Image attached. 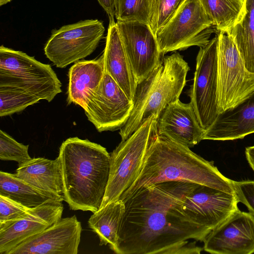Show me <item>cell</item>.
I'll use <instances>...</instances> for the list:
<instances>
[{
	"label": "cell",
	"mask_w": 254,
	"mask_h": 254,
	"mask_svg": "<svg viewBox=\"0 0 254 254\" xmlns=\"http://www.w3.org/2000/svg\"><path fill=\"white\" fill-rule=\"evenodd\" d=\"M194 183L170 181L143 187L123 201L117 254H200L209 234L189 221L180 203Z\"/></svg>",
	"instance_id": "6da1fadb"
},
{
	"label": "cell",
	"mask_w": 254,
	"mask_h": 254,
	"mask_svg": "<svg viewBox=\"0 0 254 254\" xmlns=\"http://www.w3.org/2000/svg\"><path fill=\"white\" fill-rule=\"evenodd\" d=\"M232 181L190 148L156 135L144 158L140 172L120 199L138 190L159 183L179 181L203 185L235 194Z\"/></svg>",
	"instance_id": "7a4b0ae2"
},
{
	"label": "cell",
	"mask_w": 254,
	"mask_h": 254,
	"mask_svg": "<svg viewBox=\"0 0 254 254\" xmlns=\"http://www.w3.org/2000/svg\"><path fill=\"white\" fill-rule=\"evenodd\" d=\"M64 200L73 210L98 211L108 184L110 154L101 145L77 137L64 141L59 150Z\"/></svg>",
	"instance_id": "3957f363"
},
{
	"label": "cell",
	"mask_w": 254,
	"mask_h": 254,
	"mask_svg": "<svg viewBox=\"0 0 254 254\" xmlns=\"http://www.w3.org/2000/svg\"><path fill=\"white\" fill-rule=\"evenodd\" d=\"M189 70L188 64L179 53L163 58L148 77L137 85L130 116L120 128L122 141L151 116L158 119L168 105L179 100Z\"/></svg>",
	"instance_id": "277c9868"
},
{
	"label": "cell",
	"mask_w": 254,
	"mask_h": 254,
	"mask_svg": "<svg viewBox=\"0 0 254 254\" xmlns=\"http://www.w3.org/2000/svg\"><path fill=\"white\" fill-rule=\"evenodd\" d=\"M157 121L155 115L151 116L111 153L109 180L100 208L119 200L138 175L146 153L157 134Z\"/></svg>",
	"instance_id": "5b68a950"
},
{
	"label": "cell",
	"mask_w": 254,
	"mask_h": 254,
	"mask_svg": "<svg viewBox=\"0 0 254 254\" xmlns=\"http://www.w3.org/2000/svg\"><path fill=\"white\" fill-rule=\"evenodd\" d=\"M0 86L20 88L49 102L62 92V83L50 65L3 45L0 47Z\"/></svg>",
	"instance_id": "8992f818"
},
{
	"label": "cell",
	"mask_w": 254,
	"mask_h": 254,
	"mask_svg": "<svg viewBox=\"0 0 254 254\" xmlns=\"http://www.w3.org/2000/svg\"><path fill=\"white\" fill-rule=\"evenodd\" d=\"M216 28L199 0H187L155 34L159 49L165 54L196 46L202 47Z\"/></svg>",
	"instance_id": "52a82bcc"
},
{
	"label": "cell",
	"mask_w": 254,
	"mask_h": 254,
	"mask_svg": "<svg viewBox=\"0 0 254 254\" xmlns=\"http://www.w3.org/2000/svg\"><path fill=\"white\" fill-rule=\"evenodd\" d=\"M105 29L98 19H86L53 31L45 54L57 67L64 68L91 55L103 38Z\"/></svg>",
	"instance_id": "ba28073f"
},
{
	"label": "cell",
	"mask_w": 254,
	"mask_h": 254,
	"mask_svg": "<svg viewBox=\"0 0 254 254\" xmlns=\"http://www.w3.org/2000/svg\"><path fill=\"white\" fill-rule=\"evenodd\" d=\"M218 51L219 114L232 108L254 92V73L246 68L231 37L219 32Z\"/></svg>",
	"instance_id": "9c48e42d"
},
{
	"label": "cell",
	"mask_w": 254,
	"mask_h": 254,
	"mask_svg": "<svg viewBox=\"0 0 254 254\" xmlns=\"http://www.w3.org/2000/svg\"><path fill=\"white\" fill-rule=\"evenodd\" d=\"M218 36L200 47L196 57L193 83L190 91V103L201 127L207 130L218 115Z\"/></svg>",
	"instance_id": "30bf717a"
},
{
	"label": "cell",
	"mask_w": 254,
	"mask_h": 254,
	"mask_svg": "<svg viewBox=\"0 0 254 254\" xmlns=\"http://www.w3.org/2000/svg\"><path fill=\"white\" fill-rule=\"evenodd\" d=\"M236 194L195 184L180 203L189 221L210 233L239 209Z\"/></svg>",
	"instance_id": "8fae6325"
},
{
	"label": "cell",
	"mask_w": 254,
	"mask_h": 254,
	"mask_svg": "<svg viewBox=\"0 0 254 254\" xmlns=\"http://www.w3.org/2000/svg\"><path fill=\"white\" fill-rule=\"evenodd\" d=\"M133 108V100L104 72L84 110L88 121L99 132H102L120 129L127 121Z\"/></svg>",
	"instance_id": "7c38bea8"
},
{
	"label": "cell",
	"mask_w": 254,
	"mask_h": 254,
	"mask_svg": "<svg viewBox=\"0 0 254 254\" xmlns=\"http://www.w3.org/2000/svg\"><path fill=\"white\" fill-rule=\"evenodd\" d=\"M124 48L138 84L163 60L155 35L149 25L137 21H117Z\"/></svg>",
	"instance_id": "4fadbf2b"
},
{
	"label": "cell",
	"mask_w": 254,
	"mask_h": 254,
	"mask_svg": "<svg viewBox=\"0 0 254 254\" xmlns=\"http://www.w3.org/2000/svg\"><path fill=\"white\" fill-rule=\"evenodd\" d=\"M203 250L212 254L254 253V215L239 209L212 230Z\"/></svg>",
	"instance_id": "5bb4252c"
},
{
	"label": "cell",
	"mask_w": 254,
	"mask_h": 254,
	"mask_svg": "<svg viewBox=\"0 0 254 254\" xmlns=\"http://www.w3.org/2000/svg\"><path fill=\"white\" fill-rule=\"evenodd\" d=\"M81 231V223L75 215L62 218L7 254H77Z\"/></svg>",
	"instance_id": "9a60e30c"
},
{
	"label": "cell",
	"mask_w": 254,
	"mask_h": 254,
	"mask_svg": "<svg viewBox=\"0 0 254 254\" xmlns=\"http://www.w3.org/2000/svg\"><path fill=\"white\" fill-rule=\"evenodd\" d=\"M62 201H52L32 208L18 219L0 223V254H7L31 237L62 219Z\"/></svg>",
	"instance_id": "2e32d148"
},
{
	"label": "cell",
	"mask_w": 254,
	"mask_h": 254,
	"mask_svg": "<svg viewBox=\"0 0 254 254\" xmlns=\"http://www.w3.org/2000/svg\"><path fill=\"white\" fill-rule=\"evenodd\" d=\"M157 135L189 148L203 140L205 130L200 126L190 102L178 100L168 105L157 121Z\"/></svg>",
	"instance_id": "e0dca14e"
},
{
	"label": "cell",
	"mask_w": 254,
	"mask_h": 254,
	"mask_svg": "<svg viewBox=\"0 0 254 254\" xmlns=\"http://www.w3.org/2000/svg\"><path fill=\"white\" fill-rule=\"evenodd\" d=\"M254 133V92L235 107L218 115L203 140H232Z\"/></svg>",
	"instance_id": "ac0fdd59"
},
{
	"label": "cell",
	"mask_w": 254,
	"mask_h": 254,
	"mask_svg": "<svg viewBox=\"0 0 254 254\" xmlns=\"http://www.w3.org/2000/svg\"><path fill=\"white\" fill-rule=\"evenodd\" d=\"M102 56L105 72L112 77L128 97L133 100L138 83L114 19H109L106 46Z\"/></svg>",
	"instance_id": "d6986e66"
},
{
	"label": "cell",
	"mask_w": 254,
	"mask_h": 254,
	"mask_svg": "<svg viewBox=\"0 0 254 254\" xmlns=\"http://www.w3.org/2000/svg\"><path fill=\"white\" fill-rule=\"evenodd\" d=\"M104 72L102 55L96 60L75 63L68 72V102L84 109L90 95L101 82Z\"/></svg>",
	"instance_id": "ffe728a7"
},
{
	"label": "cell",
	"mask_w": 254,
	"mask_h": 254,
	"mask_svg": "<svg viewBox=\"0 0 254 254\" xmlns=\"http://www.w3.org/2000/svg\"><path fill=\"white\" fill-rule=\"evenodd\" d=\"M15 174L38 189L63 194L62 164L59 156L54 160L31 158L18 164Z\"/></svg>",
	"instance_id": "44dd1931"
},
{
	"label": "cell",
	"mask_w": 254,
	"mask_h": 254,
	"mask_svg": "<svg viewBox=\"0 0 254 254\" xmlns=\"http://www.w3.org/2000/svg\"><path fill=\"white\" fill-rule=\"evenodd\" d=\"M0 194L30 208L45 203L64 200L63 195L38 189L15 174L0 172Z\"/></svg>",
	"instance_id": "7402d4cb"
},
{
	"label": "cell",
	"mask_w": 254,
	"mask_h": 254,
	"mask_svg": "<svg viewBox=\"0 0 254 254\" xmlns=\"http://www.w3.org/2000/svg\"><path fill=\"white\" fill-rule=\"evenodd\" d=\"M226 33L234 42L247 70L254 73V0H244L239 18Z\"/></svg>",
	"instance_id": "603a6c76"
},
{
	"label": "cell",
	"mask_w": 254,
	"mask_h": 254,
	"mask_svg": "<svg viewBox=\"0 0 254 254\" xmlns=\"http://www.w3.org/2000/svg\"><path fill=\"white\" fill-rule=\"evenodd\" d=\"M124 211V202L119 199L100 208L88 221L89 228L100 239V245H108L113 252L117 246Z\"/></svg>",
	"instance_id": "cb8c5ba5"
},
{
	"label": "cell",
	"mask_w": 254,
	"mask_h": 254,
	"mask_svg": "<svg viewBox=\"0 0 254 254\" xmlns=\"http://www.w3.org/2000/svg\"><path fill=\"white\" fill-rule=\"evenodd\" d=\"M218 33H226L239 18L244 0H199Z\"/></svg>",
	"instance_id": "d4e9b609"
},
{
	"label": "cell",
	"mask_w": 254,
	"mask_h": 254,
	"mask_svg": "<svg viewBox=\"0 0 254 254\" xmlns=\"http://www.w3.org/2000/svg\"><path fill=\"white\" fill-rule=\"evenodd\" d=\"M40 100L24 90L13 87L0 86V117L21 112Z\"/></svg>",
	"instance_id": "484cf974"
},
{
	"label": "cell",
	"mask_w": 254,
	"mask_h": 254,
	"mask_svg": "<svg viewBox=\"0 0 254 254\" xmlns=\"http://www.w3.org/2000/svg\"><path fill=\"white\" fill-rule=\"evenodd\" d=\"M153 0H116L117 21H137L149 25Z\"/></svg>",
	"instance_id": "4316f807"
},
{
	"label": "cell",
	"mask_w": 254,
	"mask_h": 254,
	"mask_svg": "<svg viewBox=\"0 0 254 254\" xmlns=\"http://www.w3.org/2000/svg\"><path fill=\"white\" fill-rule=\"evenodd\" d=\"M187 0H153L149 26L155 35Z\"/></svg>",
	"instance_id": "83f0119b"
},
{
	"label": "cell",
	"mask_w": 254,
	"mask_h": 254,
	"mask_svg": "<svg viewBox=\"0 0 254 254\" xmlns=\"http://www.w3.org/2000/svg\"><path fill=\"white\" fill-rule=\"evenodd\" d=\"M28 145H24L16 141L9 134L0 130V159L14 161L19 164L32 158L28 153Z\"/></svg>",
	"instance_id": "f1b7e54d"
},
{
	"label": "cell",
	"mask_w": 254,
	"mask_h": 254,
	"mask_svg": "<svg viewBox=\"0 0 254 254\" xmlns=\"http://www.w3.org/2000/svg\"><path fill=\"white\" fill-rule=\"evenodd\" d=\"M31 209L6 196L0 194V223L22 217Z\"/></svg>",
	"instance_id": "f546056e"
},
{
	"label": "cell",
	"mask_w": 254,
	"mask_h": 254,
	"mask_svg": "<svg viewBox=\"0 0 254 254\" xmlns=\"http://www.w3.org/2000/svg\"><path fill=\"white\" fill-rule=\"evenodd\" d=\"M232 184L239 202L245 205L254 215V180L232 181Z\"/></svg>",
	"instance_id": "4dcf8cb0"
},
{
	"label": "cell",
	"mask_w": 254,
	"mask_h": 254,
	"mask_svg": "<svg viewBox=\"0 0 254 254\" xmlns=\"http://www.w3.org/2000/svg\"><path fill=\"white\" fill-rule=\"evenodd\" d=\"M97 1L107 13L109 19H114L116 0H97Z\"/></svg>",
	"instance_id": "1f68e13d"
},
{
	"label": "cell",
	"mask_w": 254,
	"mask_h": 254,
	"mask_svg": "<svg viewBox=\"0 0 254 254\" xmlns=\"http://www.w3.org/2000/svg\"><path fill=\"white\" fill-rule=\"evenodd\" d=\"M245 154L250 167L254 172V145L246 147Z\"/></svg>",
	"instance_id": "d6a6232c"
},
{
	"label": "cell",
	"mask_w": 254,
	"mask_h": 254,
	"mask_svg": "<svg viewBox=\"0 0 254 254\" xmlns=\"http://www.w3.org/2000/svg\"><path fill=\"white\" fill-rule=\"evenodd\" d=\"M11 0H0V6L6 4Z\"/></svg>",
	"instance_id": "836d02e7"
}]
</instances>
